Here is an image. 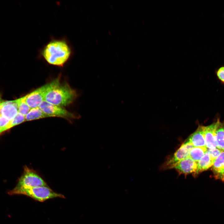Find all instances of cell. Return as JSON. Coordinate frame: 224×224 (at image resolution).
Returning a JSON list of instances; mask_svg holds the SVG:
<instances>
[{"instance_id":"4fadbf2b","label":"cell","mask_w":224,"mask_h":224,"mask_svg":"<svg viewBox=\"0 0 224 224\" xmlns=\"http://www.w3.org/2000/svg\"><path fill=\"white\" fill-rule=\"evenodd\" d=\"M214 161L210 157L207 152L202 158L198 161L197 164V170L195 175H197L206 170L212 166Z\"/></svg>"},{"instance_id":"ac0fdd59","label":"cell","mask_w":224,"mask_h":224,"mask_svg":"<svg viewBox=\"0 0 224 224\" xmlns=\"http://www.w3.org/2000/svg\"><path fill=\"white\" fill-rule=\"evenodd\" d=\"M26 121L25 116L18 113L15 117L10 121L9 128L19 124Z\"/></svg>"},{"instance_id":"6da1fadb","label":"cell","mask_w":224,"mask_h":224,"mask_svg":"<svg viewBox=\"0 0 224 224\" xmlns=\"http://www.w3.org/2000/svg\"><path fill=\"white\" fill-rule=\"evenodd\" d=\"M41 54L49 64L63 67L72 55V49L65 39H53L43 48Z\"/></svg>"},{"instance_id":"7a4b0ae2","label":"cell","mask_w":224,"mask_h":224,"mask_svg":"<svg viewBox=\"0 0 224 224\" xmlns=\"http://www.w3.org/2000/svg\"><path fill=\"white\" fill-rule=\"evenodd\" d=\"M77 96L75 90L67 83H61L58 78L47 84L44 101L62 107L72 104Z\"/></svg>"},{"instance_id":"d6986e66","label":"cell","mask_w":224,"mask_h":224,"mask_svg":"<svg viewBox=\"0 0 224 224\" xmlns=\"http://www.w3.org/2000/svg\"><path fill=\"white\" fill-rule=\"evenodd\" d=\"M10 121L2 116L0 115V132L1 133L10 128L9 124Z\"/></svg>"},{"instance_id":"9a60e30c","label":"cell","mask_w":224,"mask_h":224,"mask_svg":"<svg viewBox=\"0 0 224 224\" xmlns=\"http://www.w3.org/2000/svg\"><path fill=\"white\" fill-rule=\"evenodd\" d=\"M216 147L224 152V122H221L216 132Z\"/></svg>"},{"instance_id":"9c48e42d","label":"cell","mask_w":224,"mask_h":224,"mask_svg":"<svg viewBox=\"0 0 224 224\" xmlns=\"http://www.w3.org/2000/svg\"><path fill=\"white\" fill-rule=\"evenodd\" d=\"M18 113L17 105L16 100L5 101L0 100L1 115L11 121Z\"/></svg>"},{"instance_id":"7c38bea8","label":"cell","mask_w":224,"mask_h":224,"mask_svg":"<svg viewBox=\"0 0 224 224\" xmlns=\"http://www.w3.org/2000/svg\"><path fill=\"white\" fill-rule=\"evenodd\" d=\"M215 178L224 181V152H222L215 160L212 166Z\"/></svg>"},{"instance_id":"52a82bcc","label":"cell","mask_w":224,"mask_h":224,"mask_svg":"<svg viewBox=\"0 0 224 224\" xmlns=\"http://www.w3.org/2000/svg\"><path fill=\"white\" fill-rule=\"evenodd\" d=\"M47 86V84L25 96L26 102L31 109L39 107L44 101V96Z\"/></svg>"},{"instance_id":"5b68a950","label":"cell","mask_w":224,"mask_h":224,"mask_svg":"<svg viewBox=\"0 0 224 224\" xmlns=\"http://www.w3.org/2000/svg\"><path fill=\"white\" fill-rule=\"evenodd\" d=\"M45 113L52 117H60L66 119H78L77 116L62 107L49 103L44 101L39 107Z\"/></svg>"},{"instance_id":"e0dca14e","label":"cell","mask_w":224,"mask_h":224,"mask_svg":"<svg viewBox=\"0 0 224 224\" xmlns=\"http://www.w3.org/2000/svg\"><path fill=\"white\" fill-rule=\"evenodd\" d=\"M17 105L18 112L26 116L31 109L25 100V96L16 100Z\"/></svg>"},{"instance_id":"8fae6325","label":"cell","mask_w":224,"mask_h":224,"mask_svg":"<svg viewBox=\"0 0 224 224\" xmlns=\"http://www.w3.org/2000/svg\"><path fill=\"white\" fill-rule=\"evenodd\" d=\"M204 126L199 125L196 130L186 141L194 147H206L204 138Z\"/></svg>"},{"instance_id":"277c9868","label":"cell","mask_w":224,"mask_h":224,"mask_svg":"<svg viewBox=\"0 0 224 224\" xmlns=\"http://www.w3.org/2000/svg\"><path fill=\"white\" fill-rule=\"evenodd\" d=\"M41 186L48 185L35 171L25 166L23 174L19 179L16 185L13 189H17Z\"/></svg>"},{"instance_id":"ba28073f","label":"cell","mask_w":224,"mask_h":224,"mask_svg":"<svg viewBox=\"0 0 224 224\" xmlns=\"http://www.w3.org/2000/svg\"><path fill=\"white\" fill-rule=\"evenodd\" d=\"M221 121L218 118L210 125L204 126V131L206 147L209 149L216 148V132Z\"/></svg>"},{"instance_id":"5bb4252c","label":"cell","mask_w":224,"mask_h":224,"mask_svg":"<svg viewBox=\"0 0 224 224\" xmlns=\"http://www.w3.org/2000/svg\"><path fill=\"white\" fill-rule=\"evenodd\" d=\"M52 117L42 111L39 107L32 108L25 116L26 121L40 119Z\"/></svg>"},{"instance_id":"2e32d148","label":"cell","mask_w":224,"mask_h":224,"mask_svg":"<svg viewBox=\"0 0 224 224\" xmlns=\"http://www.w3.org/2000/svg\"><path fill=\"white\" fill-rule=\"evenodd\" d=\"M207 150L206 147H194L190 151L188 157L197 162L204 156Z\"/></svg>"},{"instance_id":"3957f363","label":"cell","mask_w":224,"mask_h":224,"mask_svg":"<svg viewBox=\"0 0 224 224\" xmlns=\"http://www.w3.org/2000/svg\"><path fill=\"white\" fill-rule=\"evenodd\" d=\"M8 194L12 195H24L41 202L55 198H65L64 195L55 192L48 186H38L17 189H13L9 192Z\"/></svg>"},{"instance_id":"30bf717a","label":"cell","mask_w":224,"mask_h":224,"mask_svg":"<svg viewBox=\"0 0 224 224\" xmlns=\"http://www.w3.org/2000/svg\"><path fill=\"white\" fill-rule=\"evenodd\" d=\"M174 168L182 174H195L197 170V162L188 157L177 163Z\"/></svg>"},{"instance_id":"ffe728a7","label":"cell","mask_w":224,"mask_h":224,"mask_svg":"<svg viewBox=\"0 0 224 224\" xmlns=\"http://www.w3.org/2000/svg\"><path fill=\"white\" fill-rule=\"evenodd\" d=\"M222 152L223 151L217 148L208 149L207 151L210 157L214 161Z\"/></svg>"},{"instance_id":"44dd1931","label":"cell","mask_w":224,"mask_h":224,"mask_svg":"<svg viewBox=\"0 0 224 224\" xmlns=\"http://www.w3.org/2000/svg\"><path fill=\"white\" fill-rule=\"evenodd\" d=\"M215 73L218 80L222 84H224V65L216 70Z\"/></svg>"},{"instance_id":"8992f818","label":"cell","mask_w":224,"mask_h":224,"mask_svg":"<svg viewBox=\"0 0 224 224\" xmlns=\"http://www.w3.org/2000/svg\"><path fill=\"white\" fill-rule=\"evenodd\" d=\"M194 147L190 143L185 142L175 152L173 156L164 165L166 169L174 168L175 165L181 161L189 157L190 152Z\"/></svg>"},{"instance_id":"7402d4cb","label":"cell","mask_w":224,"mask_h":224,"mask_svg":"<svg viewBox=\"0 0 224 224\" xmlns=\"http://www.w3.org/2000/svg\"></svg>"}]
</instances>
